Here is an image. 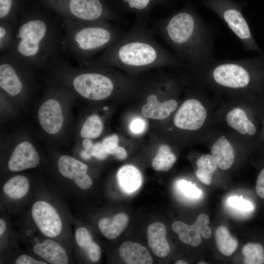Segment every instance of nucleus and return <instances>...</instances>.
<instances>
[{
    "mask_svg": "<svg viewBox=\"0 0 264 264\" xmlns=\"http://www.w3.org/2000/svg\"><path fill=\"white\" fill-rule=\"evenodd\" d=\"M61 19L34 0H26L20 13L10 51L32 68L48 67L62 59Z\"/></svg>",
    "mask_w": 264,
    "mask_h": 264,
    "instance_id": "1",
    "label": "nucleus"
},
{
    "mask_svg": "<svg viewBox=\"0 0 264 264\" xmlns=\"http://www.w3.org/2000/svg\"><path fill=\"white\" fill-rule=\"evenodd\" d=\"M146 23L144 18L137 17L128 32L95 58L81 65L118 67L131 71L183 66L173 52L155 40Z\"/></svg>",
    "mask_w": 264,
    "mask_h": 264,
    "instance_id": "2",
    "label": "nucleus"
},
{
    "mask_svg": "<svg viewBox=\"0 0 264 264\" xmlns=\"http://www.w3.org/2000/svg\"><path fill=\"white\" fill-rule=\"evenodd\" d=\"M154 29L183 66L200 67L213 61L214 35L191 10H183L155 22Z\"/></svg>",
    "mask_w": 264,
    "mask_h": 264,
    "instance_id": "3",
    "label": "nucleus"
},
{
    "mask_svg": "<svg viewBox=\"0 0 264 264\" xmlns=\"http://www.w3.org/2000/svg\"><path fill=\"white\" fill-rule=\"evenodd\" d=\"M63 51L81 64L98 55L115 42L123 31L114 22H82L61 19Z\"/></svg>",
    "mask_w": 264,
    "mask_h": 264,
    "instance_id": "4",
    "label": "nucleus"
},
{
    "mask_svg": "<svg viewBox=\"0 0 264 264\" xmlns=\"http://www.w3.org/2000/svg\"><path fill=\"white\" fill-rule=\"evenodd\" d=\"M209 71L213 82L220 87L244 89L252 82L253 75L264 71V55L241 60H217L203 66Z\"/></svg>",
    "mask_w": 264,
    "mask_h": 264,
    "instance_id": "5",
    "label": "nucleus"
},
{
    "mask_svg": "<svg viewBox=\"0 0 264 264\" xmlns=\"http://www.w3.org/2000/svg\"><path fill=\"white\" fill-rule=\"evenodd\" d=\"M61 19L82 22H119L106 0H34Z\"/></svg>",
    "mask_w": 264,
    "mask_h": 264,
    "instance_id": "6",
    "label": "nucleus"
},
{
    "mask_svg": "<svg viewBox=\"0 0 264 264\" xmlns=\"http://www.w3.org/2000/svg\"><path fill=\"white\" fill-rule=\"evenodd\" d=\"M63 64L72 75L71 84L73 89L81 96L94 101L104 100L110 97L115 88L112 76L107 72L108 67L82 65L76 69Z\"/></svg>",
    "mask_w": 264,
    "mask_h": 264,
    "instance_id": "7",
    "label": "nucleus"
},
{
    "mask_svg": "<svg viewBox=\"0 0 264 264\" xmlns=\"http://www.w3.org/2000/svg\"><path fill=\"white\" fill-rule=\"evenodd\" d=\"M210 6L239 39L245 50L263 54L240 9L222 0H213Z\"/></svg>",
    "mask_w": 264,
    "mask_h": 264,
    "instance_id": "8",
    "label": "nucleus"
},
{
    "mask_svg": "<svg viewBox=\"0 0 264 264\" xmlns=\"http://www.w3.org/2000/svg\"><path fill=\"white\" fill-rule=\"evenodd\" d=\"M207 117V112L201 102L191 98L185 101L174 118L175 125L186 130L195 131L200 128Z\"/></svg>",
    "mask_w": 264,
    "mask_h": 264,
    "instance_id": "9",
    "label": "nucleus"
},
{
    "mask_svg": "<svg viewBox=\"0 0 264 264\" xmlns=\"http://www.w3.org/2000/svg\"><path fill=\"white\" fill-rule=\"evenodd\" d=\"M33 219L40 230L44 235L54 237L62 229L61 218L55 209L44 201L35 202L32 208Z\"/></svg>",
    "mask_w": 264,
    "mask_h": 264,
    "instance_id": "10",
    "label": "nucleus"
},
{
    "mask_svg": "<svg viewBox=\"0 0 264 264\" xmlns=\"http://www.w3.org/2000/svg\"><path fill=\"white\" fill-rule=\"evenodd\" d=\"M58 168L64 176L73 179L75 184L82 189H88L92 182L87 174V165L68 155H62L58 160Z\"/></svg>",
    "mask_w": 264,
    "mask_h": 264,
    "instance_id": "11",
    "label": "nucleus"
},
{
    "mask_svg": "<svg viewBox=\"0 0 264 264\" xmlns=\"http://www.w3.org/2000/svg\"><path fill=\"white\" fill-rule=\"evenodd\" d=\"M38 118L41 126L47 133L55 134L62 128L64 117L60 103L50 98L44 101L38 111Z\"/></svg>",
    "mask_w": 264,
    "mask_h": 264,
    "instance_id": "12",
    "label": "nucleus"
},
{
    "mask_svg": "<svg viewBox=\"0 0 264 264\" xmlns=\"http://www.w3.org/2000/svg\"><path fill=\"white\" fill-rule=\"evenodd\" d=\"M40 156L34 146L24 141L14 150L8 161V168L13 172H19L36 167L39 163Z\"/></svg>",
    "mask_w": 264,
    "mask_h": 264,
    "instance_id": "13",
    "label": "nucleus"
},
{
    "mask_svg": "<svg viewBox=\"0 0 264 264\" xmlns=\"http://www.w3.org/2000/svg\"><path fill=\"white\" fill-rule=\"evenodd\" d=\"M147 102L142 108V113L146 117L154 119L163 120L167 118L177 106V101L173 99L163 103L159 102L155 93L150 94Z\"/></svg>",
    "mask_w": 264,
    "mask_h": 264,
    "instance_id": "14",
    "label": "nucleus"
},
{
    "mask_svg": "<svg viewBox=\"0 0 264 264\" xmlns=\"http://www.w3.org/2000/svg\"><path fill=\"white\" fill-rule=\"evenodd\" d=\"M166 234V227L161 222L153 223L148 227L149 245L154 253L159 257H166L170 251Z\"/></svg>",
    "mask_w": 264,
    "mask_h": 264,
    "instance_id": "15",
    "label": "nucleus"
},
{
    "mask_svg": "<svg viewBox=\"0 0 264 264\" xmlns=\"http://www.w3.org/2000/svg\"><path fill=\"white\" fill-rule=\"evenodd\" d=\"M34 253L51 264H66L68 258L65 250L57 242L46 240L33 247Z\"/></svg>",
    "mask_w": 264,
    "mask_h": 264,
    "instance_id": "16",
    "label": "nucleus"
},
{
    "mask_svg": "<svg viewBox=\"0 0 264 264\" xmlns=\"http://www.w3.org/2000/svg\"><path fill=\"white\" fill-rule=\"evenodd\" d=\"M119 255L128 264H151L152 258L147 248L132 242H123L119 248Z\"/></svg>",
    "mask_w": 264,
    "mask_h": 264,
    "instance_id": "17",
    "label": "nucleus"
},
{
    "mask_svg": "<svg viewBox=\"0 0 264 264\" xmlns=\"http://www.w3.org/2000/svg\"><path fill=\"white\" fill-rule=\"evenodd\" d=\"M211 153L218 167L221 170L228 169L234 162L233 148L224 135L215 142L212 147Z\"/></svg>",
    "mask_w": 264,
    "mask_h": 264,
    "instance_id": "18",
    "label": "nucleus"
},
{
    "mask_svg": "<svg viewBox=\"0 0 264 264\" xmlns=\"http://www.w3.org/2000/svg\"><path fill=\"white\" fill-rule=\"evenodd\" d=\"M117 178L121 189L127 194L136 191L142 182L140 171L131 165H126L120 168L117 172Z\"/></svg>",
    "mask_w": 264,
    "mask_h": 264,
    "instance_id": "19",
    "label": "nucleus"
},
{
    "mask_svg": "<svg viewBox=\"0 0 264 264\" xmlns=\"http://www.w3.org/2000/svg\"><path fill=\"white\" fill-rule=\"evenodd\" d=\"M129 221L128 216L119 213L112 218H104L98 223L99 229L107 239H113L117 237L125 229Z\"/></svg>",
    "mask_w": 264,
    "mask_h": 264,
    "instance_id": "20",
    "label": "nucleus"
},
{
    "mask_svg": "<svg viewBox=\"0 0 264 264\" xmlns=\"http://www.w3.org/2000/svg\"><path fill=\"white\" fill-rule=\"evenodd\" d=\"M228 125L242 134L252 135L256 129L255 125L248 118L245 112L240 108H234L226 115Z\"/></svg>",
    "mask_w": 264,
    "mask_h": 264,
    "instance_id": "21",
    "label": "nucleus"
},
{
    "mask_svg": "<svg viewBox=\"0 0 264 264\" xmlns=\"http://www.w3.org/2000/svg\"><path fill=\"white\" fill-rule=\"evenodd\" d=\"M172 229L178 234L181 241L185 244L197 246L201 242V236L195 223L189 225L183 222L176 221L172 224Z\"/></svg>",
    "mask_w": 264,
    "mask_h": 264,
    "instance_id": "22",
    "label": "nucleus"
},
{
    "mask_svg": "<svg viewBox=\"0 0 264 264\" xmlns=\"http://www.w3.org/2000/svg\"><path fill=\"white\" fill-rule=\"evenodd\" d=\"M26 0H0V21L17 26L21 11Z\"/></svg>",
    "mask_w": 264,
    "mask_h": 264,
    "instance_id": "23",
    "label": "nucleus"
},
{
    "mask_svg": "<svg viewBox=\"0 0 264 264\" xmlns=\"http://www.w3.org/2000/svg\"><path fill=\"white\" fill-rule=\"evenodd\" d=\"M215 238L218 250L225 256L231 255L238 247L237 240L230 235L225 226L218 227L215 232Z\"/></svg>",
    "mask_w": 264,
    "mask_h": 264,
    "instance_id": "24",
    "label": "nucleus"
},
{
    "mask_svg": "<svg viewBox=\"0 0 264 264\" xmlns=\"http://www.w3.org/2000/svg\"><path fill=\"white\" fill-rule=\"evenodd\" d=\"M197 166L198 169L196 173L197 178L206 185L210 184L212 175L218 168L212 155L208 154L202 155L197 160Z\"/></svg>",
    "mask_w": 264,
    "mask_h": 264,
    "instance_id": "25",
    "label": "nucleus"
},
{
    "mask_svg": "<svg viewBox=\"0 0 264 264\" xmlns=\"http://www.w3.org/2000/svg\"><path fill=\"white\" fill-rule=\"evenodd\" d=\"M29 188L27 178L23 176L18 175L10 178L4 185L3 190L9 197L19 198L27 194Z\"/></svg>",
    "mask_w": 264,
    "mask_h": 264,
    "instance_id": "26",
    "label": "nucleus"
},
{
    "mask_svg": "<svg viewBox=\"0 0 264 264\" xmlns=\"http://www.w3.org/2000/svg\"><path fill=\"white\" fill-rule=\"evenodd\" d=\"M176 160L170 148L166 145L160 146L157 154L152 161L153 168L157 171H167L170 169Z\"/></svg>",
    "mask_w": 264,
    "mask_h": 264,
    "instance_id": "27",
    "label": "nucleus"
},
{
    "mask_svg": "<svg viewBox=\"0 0 264 264\" xmlns=\"http://www.w3.org/2000/svg\"><path fill=\"white\" fill-rule=\"evenodd\" d=\"M16 25L0 21V52L11 50L13 46L16 35Z\"/></svg>",
    "mask_w": 264,
    "mask_h": 264,
    "instance_id": "28",
    "label": "nucleus"
},
{
    "mask_svg": "<svg viewBox=\"0 0 264 264\" xmlns=\"http://www.w3.org/2000/svg\"><path fill=\"white\" fill-rule=\"evenodd\" d=\"M245 264H264V249L259 243H248L242 250Z\"/></svg>",
    "mask_w": 264,
    "mask_h": 264,
    "instance_id": "29",
    "label": "nucleus"
},
{
    "mask_svg": "<svg viewBox=\"0 0 264 264\" xmlns=\"http://www.w3.org/2000/svg\"><path fill=\"white\" fill-rule=\"evenodd\" d=\"M103 128V123L100 118L97 115H92L84 122L80 135L85 138H95L101 134Z\"/></svg>",
    "mask_w": 264,
    "mask_h": 264,
    "instance_id": "30",
    "label": "nucleus"
},
{
    "mask_svg": "<svg viewBox=\"0 0 264 264\" xmlns=\"http://www.w3.org/2000/svg\"><path fill=\"white\" fill-rule=\"evenodd\" d=\"M176 187L180 194L190 199H198L202 196L201 190L197 188L195 184L184 179L178 180Z\"/></svg>",
    "mask_w": 264,
    "mask_h": 264,
    "instance_id": "31",
    "label": "nucleus"
},
{
    "mask_svg": "<svg viewBox=\"0 0 264 264\" xmlns=\"http://www.w3.org/2000/svg\"><path fill=\"white\" fill-rule=\"evenodd\" d=\"M126 7L138 14L137 17H143V14L162 0H122ZM144 18V17H143Z\"/></svg>",
    "mask_w": 264,
    "mask_h": 264,
    "instance_id": "32",
    "label": "nucleus"
},
{
    "mask_svg": "<svg viewBox=\"0 0 264 264\" xmlns=\"http://www.w3.org/2000/svg\"><path fill=\"white\" fill-rule=\"evenodd\" d=\"M227 203L229 207L240 212H248L254 209L252 204L242 196H231L227 199Z\"/></svg>",
    "mask_w": 264,
    "mask_h": 264,
    "instance_id": "33",
    "label": "nucleus"
},
{
    "mask_svg": "<svg viewBox=\"0 0 264 264\" xmlns=\"http://www.w3.org/2000/svg\"><path fill=\"white\" fill-rule=\"evenodd\" d=\"M75 238L78 244L86 251L93 242L89 232L83 227H80L76 230Z\"/></svg>",
    "mask_w": 264,
    "mask_h": 264,
    "instance_id": "34",
    "label": "nucleus"
},
{
    "mask_svg": "<svg viewBox=\"0 0 264 264\" xmlns=\"http://www.w3.org/2000/svg\"><path fill=\"white\" fill-rule=\"evenodd\" d=\"M209 218L205 214H200L194 223L198 228L200 235L204 239H208L211 235V228L207 226Z\"/></svg>",
    "mask_w": 264,
    "mask_h": 264,
    "instance_id": "35",
    "label": "nucleus"
},
{
    "mask_svg": "<svg viewBox=\"0 0 264 264\" xmlns=\"http://www.w3.org/2000/svg\"><path fill=\"white\" fill-rule=\"evenodd\" d=\"M119 138L117 135L114 134L105 138L103 144L107 153L114 155L119 151L121 147L118 146Z\"/></svg>",
    "mask_w": 264,
    "mask_h": 264,
    "instance_id": "36",
    "label": "nucleus"
},
{
    "mask_svg": "<svg viewBox=\"0 0 264 264\" xmlns=\"http://www.w3.org/2000/svg\"><path fill=\"white\" fill-rule=\"evenodd\" d=\"M146 126L145 121L140 118H136L131 122L130 129L132 132L135 134L142 133Z\"/></svg>",
    "mask_w": 264,
    "mask_h": 264,
    "instance_id": "37",
    "label": "nucleus"
},
{
    "mask_svg": "<svg viewBox=\"0 0 264 264\" xmlns=\"http://www.w3.org/2000/svg\"><path fill=\"white\" fill-rule=\"evenodd\" d=\"M108 154L103 143H97L93 145L92 156L98 159L103 160L107 157Z\"/></svg>",
    "mask_w": 264,
    "mask_h": 264,
    "instance_id": "38",
    "label": "nucleus"
},
{
    "mask_svg": "<svg viewBox=\"0 0 264 264\" xmlns=\"http://www.w3.org/2000/svg\"><path fill=\"white\" fill-rule=\"evenodd\" d=\"M87 251L89 259L92 262H97L99 260L101 256V250L96 243L93 242Z\"/></svg>",
    "mask_w": 264,
    "mask_h": 264,
    "instance_id": "39",
    "label": "nucleus"
},
{
    "mask_svg": "<svg viewBox=\"0 0 264 264\" xmlns=\"http://www.w3.org/2000/svg\"><path fill=\"white\" fill-rule=\"evenodd\" d=\"M256 191L257 195L264 199V168L260 173L256 181Z\"/></svg>",
    "mask_w": 264,
    "mask_h": 264,
    "instance_id": "40",
    "label": "nucleus"
},
{
    "mask_svg": "<svg viewBox=\"0 0 264 264\" xmlns=\"http://www.w3.org/2000/svg\"><path fill=\"white\" fill-rule=\"evenodd\" d=\"M16 264H46V263L36 261L31 257L22 255L19 256L15 262Z\"/></svg>",
    "mask_w": 264,
    "mask_h": 264,
    "instance_id": "41",
    "label": "nucleus"
},
{
    "mask_svg": "<svg viewBox=\"0 0 264 264\" xmlns=\"http://www.w3.org/2000/svg\"><path fill=\"white\" fill-rule=\"evenodd\" d=\"M83 146L85 149L84 151L89 155L92 156L93 145L91 140L89 138H85L83 141Z\"/></svg>",
    "mask_w": 264,
    "mask_h": 264,
    "instance_id": "42",
    "label": "nucleus"
},
{
    "mask_svg": "<svg viewBox=\"0 0 264 264\" xmlns=\"http://www.w3.org/2000/svg\"><path fill=\"white\" fill-rule=\"evenodd\" d=\"M6 228V224L3 219L0 220V236H1L4 232Z\"/></svg>",
    "mask_w": 264,
    "mask_h": 264,
    "instance_id": "43",
    "label": "nucleus"
},
{
    "mask_svg": "<svg viewBox=\"0 0 264 264\" xmlns=\"http://www.w3.org/2000/svg\"><path fill=\"white\" fill-rule=\"evenodd\" d=\"M175 264H187V263L185 261L180 260L177 261L175 263Z\"/></svg>",
    "mask_w": 264,
    "mask_h": 264,
    "instance_id": "44",
    "label": "nucleus"
},
{
    "mask_svg": "<svg viewBox=\"0 0 264 264\" xmlns=\"http://www.w3.org/2000/svg\"><path fill=\"white\" fill-rule=\"evenodd\" d=\"M199 264H206L207 263H203V262H200L198 263Z\"/></svg>",
    "mask_w": 264,
    "mask_h": 264,
    "instance_id": "45",
    "label": "nucleus"
},
{
    "mask_svg": "<svg viewBox=\"0 0 264 264\" xmlns=\"http://www.w3.org/2000/svg\"><path fill=\"white\" fill-rule=\"evenodd\" d=\"M108 109V107H104V110H107Z\"/></svg>",
    "mask_w": 264,
    "mask_h": 264,
    "instance_id": "46",
    "label": "nucleus"
}]
</instances>
